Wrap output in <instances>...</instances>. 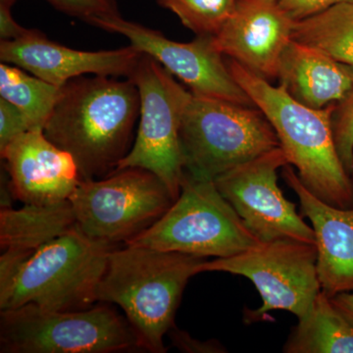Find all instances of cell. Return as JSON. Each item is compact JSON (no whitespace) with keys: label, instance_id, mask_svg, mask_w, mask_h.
I'll list each match as a JSON object with an SVG mask.
<instances>
[{"label":"cell","instance_id":"obj_1","mask_svg":"<svg viewBox=\"0 0 353 353\" xmlns=\"http://www.w3.org/2000/svg\"><path fill=\"white\" fill-rule=\"evenodd\" d=\"M141 113L131 79L94 75L72 79L43 127L46 138L72 155L82 180L110 175L132 148Z\"/></svg>","mask_w":353,"mask_h":353},{"label":"cell","instance_id":"obj_2","mask_svg":"<svg viewBox=\"0 0 353 353\" xmlns=\"http://www.w3.org/2000/svg\"><path fill=\"white\" fill-rule=\"evenodd\" d=\"M226 64L236 83L271 123L288 158L296 167L304 187L334 208L353 206V179L343 168L332 130L334 105L309 108L282 87H274L234 59Z\"/></svg>","mask_w":353,"mask_h":353},{"label":"cell","instance_id":"obj_3","mask_svg":"<svg viewBox=\"0 0 353 353\" xmlns=\"http://www.w3.org/2000/svg\"><path fill=\"white\" fill-rule=\"evenodd\" d=\"M202 257L145 246L114 248L97 288V303H114L136 331L143 350L164 353L176 309Z\"/></svg>","mask_w":353,"mask_h":353},{"label":"cell","instance_id":"obj_4","mask_svg":"<svg viewBox=\"0 0 353 353\" xmlns=\"http://www.w3.org/2000/svg\"><path fill=\"white\" fill-rule=\"evenodd\" d=\"M115 246L90 238L76 225L41 246L0 285V310L29 303L57 311L90 307Z\"/></svg>","mask_w":353,"mask_h":353},{"label":"cell","instance_id":"obj_5","mask_svg":"<svg viewBox=\"0 0 353 353\" xmlns=\"http://www.w3.org/2000/svg\"><path fill=\"white\" fill-rule=\"evenodd\" d=\"M185 172L214 181L225 172L280 145L257 108L188 92L180 128Z\"/></svg>","mask_w":353,"mask_h":353},{"label":"cell","instance_id":"obj_6","mask_svg":"<svg viewBox=\"0 0 353 353\" xmlns=\"http://www.w3.org/2000/svg\"><path fill=\"white\" fill-rule=\"evenodd\" d=\"M263 243L220 194L214 181L185 172L178 199L152 226L125 245L226 259Z\"/></svg>","mask_w":353,"mask_h":353},{"label":"cell","instance_id":"obj_7","mask_svg":"<svg viewBox=\"0 0 353 353\" xmlns=\"http://www.w3.org/2000/svg\"><path fill=\"white\" fill-rule=\"evenodd\" d=\"M143 350L126 317L105 303L57 311L29 303L0 310L1 353H114Z\"/></svg>","mask_w":353,"mask_h":353},{"label":"cell","instance_id":"obj_8","mask_svg":"<svg viewBox=\"0 0 353 353\" xmlns=\"http://www.w3.org/2000/svg\"><path fill=\"white\" fill-rule=\"evenodd\" d=\"M174 201L155 174L137 167L82 180L69 197L79 229L113 245H125L152 226Z\"/></svg>","mask_w":353,"mask_h":353},{"label":"cell","instance_id":"obj_9","mask_svg":"<svg viewBox=\"0 0 353 353\" xmlns=\"http://www.w3.org/2000/svg\"><path fill=\"white\" fill-rule=\"evenodd\" d=\"M129 79L136 83L141 97L138 134L115 171L132 167L150 171L166 185L176 201L185 172L180 128L189 90L145 53Z\"/></svg>","mask_w":353,"mask_h":353},{"label":"cell","instance_id":"obj_10","mask_svg":"<svg viewBox=\"0 0 353 353\" xmlns=\"http://www.w3.org/2000/svg\"><path fill=\"white\" fill-rule=\"evenodd\" d=\"M197 272H226L252 281L262 306L246 312L248 322L263 319L269 311L285 310L305 317L321 292L315 245L290 239L264 243L226 259L204 261Z\"/></svg>","mask_w":353,"mask_h":353},{"label":"cell","instance_id":"obj_11","mask_svg":"<svg viewBox=\"0 0 353 353\" xmlns=\"http://www.w3.org/2000/svg\"><path fill=\"white\" fill-rule=\"evenodd\" d=\"M287 164L285 153L278 146L225 172L215 179V185L245 226L263 243L290 239L315 245L313 228L279 188L278 169Z\"/></svg>","mask_w":353,"mask_h":353},{"label":"cell","instance_id":"obj_12","mask_svg":"<svg viewBox=\"0 0 353 353\" xmlns=\"http://www.w3.org/2000/svg\"><path fill=\"white\" fill-rule=\"evenodd\" d=\"M90 25L126 37L132 46L185 83L192 94L256 108L232 76L214 37L196 36L190 43H178L162 32L124 19L121 14L97 18Z\"/></svg>","mask_w":353,"mask_h":353},{"label":"cell","instance_id":"obj_13","mask_svg":"<svg viewBox=\"0 0 353 353\" xmlns=\"http://www.w3.org/2000/svg\"><path fill=\"white\" fill-rule=\"evenodd\" d=\"M143 54L132 44L114 50H73L50 41L38 30L0 43L3 63L19 67L59 88L85 74L129 78Z\"/></svg>","mask_w":353,"mask_h":353},{"label":"cell","instance_id":"obj_14","mask_svg":"<svg viewBox=\"0 0 353 353\" xmlns=\"http://www.w3.org/2000/svg\"><path fill=\"white\" fill-rule=\"evenodd\" d=\"M294 24L279 0H236L214 41L225 57L270 82L277 78Z\"/></svg>","mask_w":353,"mask_h":353},{"label":"cell","instance_id":"obj_15","mask_svg":"<svg viewBox=\"0 0 353 353\" xmlns=\"http://www.w3.org/2000/svg\"><path fill=\"white\" fill-rule=\"evenodd\" d=\"M9 174V189L24 204L69 201L82 181L75 160L34 128L0 150Z\"/></svg>","mask_w":353,"mask_h":353},{"label":"cell","instance_id":"obj_16","mask_svg":"<svg viewBox=\"0 0 353 353\" xmlns=\"http://www.w3.org/2000/svg\"><path fill=\"white\" fill-rule=\"evenodd\" d=\"M285 183L296 192L301 214L315 234L317 272L321 290L329 297L353 290V206L334 208L304 187L290 164L283 167Z\"/></svg>","mask_w":353,"mask_h":353},{"label":"cell","instance_id":"obj_17","mask_svg":"<svg viewBox=\"0 0 353 353\" xmlns=\"http://www.w3.org/2000/svg\"><path fill=\"white\" fill-rule=\"evenodd\" d=\"M277 78L294 101L312 109L338 103L353 90L352 66L294 39L281 57Z\"/></svg>","mask_w":353,"mask_h":353},{"label":"cell","instance_id":"obj_18","mask_svg":"<svg viewBox=\"0 0 353 353\" xmlns=\"http://www.w3.org/2000/svg\"><path fill=\"white\" fill-rule=\"evenodd\" d=\"M76 226L69 201L53 204H25L20 209H0V284L8 282L18 269L46 243Z\"/></svg>","mask_w":353,"mask_h":353},{"label":"cell","instance_id":"obj_19","mask_svg":"<svg viewBox=\"0 0 353 353\" xmlns=\"http://www.w3.org/2000/svg\"><path fill=\"white\" fill-rule=\"evenodd\" d=\"M285 353H353V326L320 292L284 345Z\"/></svg>","mask_w":353,"mask_h":353},{"label":"cell","instance_id":"obj_20","mask_svg":"<svg viewBox=\"0 0 353 353\" xmlns=\"http://www.w3.org/2000/svg\"><path fill=\"white\" fill-rule=\"evenodd\" d=\"M292 39L353 67V3L339 4L297 21Z\"/></svg>","mask_w":353,"mask_h":353},{"label":"cell","instance_id":"obj_21","mask_svg":"<svg viewBox=\"0 0 353 353\" xmlns=\"http://www.w3.org/2000/svg\"><path fill=\"white\" fill-rule=\"evenodd\" d=\"M60 88L19 67L0 65V95L25 114L32 129H43L59 99Z\"/></svg>","mask_w":353,"mask_h":353},{"label":"cell","instance_id":"obj_22","mask_svg":"<svg viewBox=\"0 0 353 353\" xmlns=\"http://www.w3.org/2000/svg\"><path fill=\"white\" fill-rule=\"evenodd\" d=\"M196 36L215 37L233 13L236 0H157Z\"/></svg>","mask_w":353,"mask_h":353},{"label":"cell","instance_id":"obj_23","mask_svg":"<svg viewBox=\"0 0 353 353\" xmlns=\"http://www.w3.org/2000/svg\"><path fill=\"white\" fill-rule=\"evenodd\" d=\"M332 130L339 157L345 170L353 179V90L334 105Z\"/></svg>","mask_w":353,"mask_h":353},{"label":"cell","instance_id":"obj_24","mask_svg":"<svg viewBox=\"0 0 353 353\" xmlns=\"http://www.w3.org/2000/svg\"><path fill=\"white\" fill-rule=\"evenodd\" d=\"M60 12L92 24L97 18L119 15L116 0H46Z\"/></svg>","mask_w":353,"mask_h":353},{"label":"cell","instance_id":"obj_25","mask_svg":"<svg viewBox=\"0 0 353 353\" xmlns=\"http://www.w3.org/2000/svg\"><path fill=\"white\" fill-rule=\"evenodd\" d=\"M29 130H32V127L25 114L14 104L0 97V150Z\"/></svg>","mask_w":353,"mask_h":353},{"label":"cell","instance_id":"obj_26","mask_svg":"<svg viewBox=\"0 0 353 353\" xmlns=\"http://www.w3.org/2000/svg\"><path fill=\"white\" fill-rule=\"evenodd\" d=\"M283 9L296 22L307 19L343 3H353V0H279Z\"/></svg>","mask_w":353,"mask_h":353},{"label":"cell","instance_id":"obj_27","mask_svg":"<svg viewBox=\"0 0 353 353\" xmlns=\"http://www.w3.org/2000/svg\"><path fill=\"white\" fill-rule=\"evenodd\" d=\"M172 343L183 352L212 353L223 352V347L215 341H201L190 336L189 334L179 330L176 326L169 331Z\"/></svg>","mask_w":353,"mask_h":353},{"label":"cell","instance_id":"obj_28","mask_svg":"<svg viewBox=\"0 0 353 353\" xmlns=\"http://www.w3.org/2000/svg\"><path fill=\"white\" fill-rule=\"evenodd\" d=\"M17 0H0V38L9 41L22 38L32 31L26 29L14 20L12 7Z\"/></svg>","mask_w":353,"mask_h":353},{"label":"cell","instance_id":"obj_29","mask_svg":"<svg viewBox=\"0 0 353 353\" xmlns=\"http://www.w3.org/2000/svg\"><path fill=\"white\" fill-rule=\"evenodd\" d=\"M331 301L334 307L338 309L353 326V290L336 294L331 297Z\"/></svg>","mask_w":353,"mask_h":353}]
</instances>
